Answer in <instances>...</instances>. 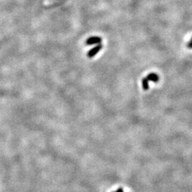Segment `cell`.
Wrapping results in <instances>:
<instances>
[{
  "mask_svg": "<svg viewBox=\"0 0 192 192\" xmlns=\"http://www.w3.org/2000/svg\"><path fill=\"white\" fill-rule=\"evenodd\" d=\"M102 48H103V45L102 44H98L96 46H95L94 48L91 49L90 51L88 52V58L91 59L93 58V57H94L98 53V52L101 51V50L102 49Z\"/></svg>",
  "mask_w": 192,
  "mask_h": 192,
  "instance_id": "obj_1",
  "label": "cell"
},
{
  "mask_svg": "<svg viewBox=\"0 0 192 192\" xmlns=\"http://www.w3.org/2000/svg\"><path fill=\"white\" fill-rule=\"evenodd\" d=\"M102 39L101 37L98 36H92L90 37L88 39L86 40V44L87 45H88V46H91V45L93 44H98L101 42Z\"/></svg>",
  "mask_w": 192,
  "mask_h": 192,
  "instance_id": "obj_2",
  "label": "cell"
},
{
  "mask_svg": "<svg viewBox=\"0 0 192 192\" xmlns=\"http://www.w3.org/2000/svg\"><path fill=\"white\" fill-rule=\"evenodd\" d=\"M149 81L154 82V83H157L159 80V77L157 73H149L148 76L146 77Z\"/></svg>",
  "mask_w": 192,
  "mask_h": 192,
  "instance_id": "obj_3",
  "label": "cell"
},
{
  "mask_svg": "<svg viewBox=\"0 0 192 192\" xmlns=\"http://www.w3.org/2000/svg\"><path fill=\"white\" fill-rule=\"evenodd\" d=\"M149 81L148 80L147 78H144L143 79V81H142V84H143V88L144 90V91H148L149 88Z\"/></svg>",
  "mask_w": 192,
  "mask_h": 192,
  "instance_id": "obj_4",
  "label": "cell"
},
{
  "mask_svg": "<svg viewBox=\"0 0 192 192\" xmlns=\"http://www.w3.org/2000/svg\"><path fill=\"white\" fill-rule=\"evenodd\" d=\"M187 47L189 49H192V42H189V43L187 44Z\"/></svg>",
  "mask_w": 192,
  "mask_h": 192,
  "instance_id": "obj_5",
  "label": "cell"
},
{
  "mask_svg": "<svg viewBox=\"0 0 192 192\" xmlns=\"http://www.w3.org/2000/svg\"><path fill=\"white\" fill-rule=\"evenodd\" d=\"M114 192H123V189H122V188H119V189H118V190L115 191H114Z\"/></svg>",
  "mask_w": 192,
  "mask_h": 192,
  "instance_id": "obj_6",
  "label": "cell"
}]
</instances>
